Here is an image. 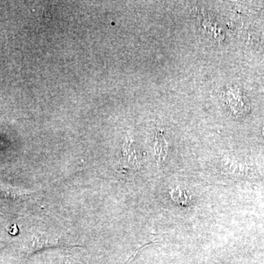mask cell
<instances>
[{"instance_id": "obj_1", "label": "cell", "mask_w": 264, "mask_h": 264, "mask_svg": "<svg viewBox=\"0 0 264 264\" xmlns=\"http://www.w3.org/2000/svg\"><path fill=\"white\" fill-rule=\"evenodd\" d=\"M170 194L173 201L178 204L185 206L191 201V196H189L187 192L181 190L180 187H176V188L173 189V190H171Z\"/></svg>"}, {"instance_id": "obj_2", "label": "cell", "mask_w": 264, "mask_h": 264, "mask_svg": "<svg viewBox=\"0 0 264 264\" xmlns=\"http://www.w3.org/2000/svg\"><path fill=\"white\" fill-rule=\"evenodd\" d=\"M155 151L156 157H157L158 161L162 162L165 159V155L167 152V145L165 143V140L164 139H161L160 137L157 138V142H156Z\"/></svg>"}, {"instance_id": "obj_3", "label": "cell", "mask_w": 264, "mask_h": 264, "mask_svg": "<svg viewBox=\"0 0 264 264\" xmlns=\"http://www.w3.org/2000/svg\"><path fill=\"white\" fill-rule=\"evenodd\" d=\"M15 229H18V228H17L16 226H13V227H11V230H10V231H9V232H10V234H12V235H15V234H16L17 233V231H14V230Z\"/></svg>"}, {"instance_id": "obj_4", "label": "cell", "mask_w": 264, "mask_h": 264, "mask_svg": "<svg viewBox=\"0 0 264 264\" xmlns=\"http://www.w3.org/2000/svg\"></svg>"}]
</instances>
